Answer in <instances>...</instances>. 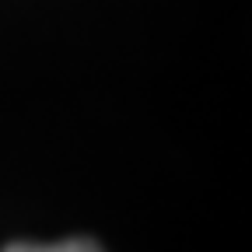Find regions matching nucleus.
I'll return each instance as SVG.
<instances>
[{"mask_svg":"<svg viewBox=\"0 0 252 252\" xmlns=\"http://www.w3.org/2000/svg\"><path fill=\"white\" fill-rule=\"evenodd\" d=\"M4 252H102L94 242L88 238H70V242H60V245H28V242H14Z\"/></svg>","mask_w":252,"mask_h":252,"instance_id":"f257e3e1","label":"nucleus"}]
</instances>
